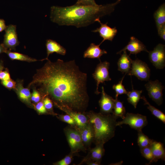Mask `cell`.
Returning a JSON list of instances; mask_svg holds the SVG:
<instances>
[{
  "mask_svg": "<svg viewBox=\"0 0 165 165\" xmlns=\"http://www.w3.org/2000/svg\"><path fill=\"white\" fill-rule=\"evenodd\" d=\"M87 78L74 60L64 62L58 59L53 62L48 59L36 70L28 88L37 90L42 100L49 98L59 108L84 113L90 100Z\"/></svg>",
  "mask_w": 165,
  "mask_h": 165,
  "instance_id": "cell-1",
  "label": "cell"
},
{
  "mask_svg": "<svg viewBox=\"0 0 165 165\" xmlns=\"http://www.w3.org/2000/svg\"><path fill=\"white\" fill-rule=\"evenodd\" d=\"M117 2L105 5H75L65 7L53 6L51 7L50 18L59 25L84 27L96 22L97 18L113 11Z\"/></svg>",
  "mask_w": 165,
  "mask_h": 165,
  "instance_id": "cell-2",
  "label": "cell"
},
{
  "mask_svg": "<svg viewBox=\"0 0 165 165\" xmlns=\"http://www.w3.org/2000/svg\"><path fill=\"white\" fill-rule=\"evenodd\" d=\"M89 123L92 125L95 145L105 144L115 136L117 117L111 114H102L93 111L85 112Z\"/></svg>",
  "mask_w": 165,
  "mask_h": 165,
  "instance_id": "cell-3",
  "label": "cell"
},
{
  "mask_svg": "<svg viewBox=\"0 0 165 165\" xmlns=\"http://www.w3.org/2000/svg\"><path fill=\"white\" fill-rule=\"evenodd\" d=\"M64 132L71 152L77 153L81 151L86 152L87 149L82 142L79 131L75 127L68 126L64 128Z\"/></svg>",
  "mask_w": 165,
  "mask_h": 165,
  "instance_id": "cell-4",
  "label": "cell"
},
{
  "mask_svg": "<svg viewBox=\"0 0 165 165\" xmlns=\"http://www.w3.org/2000/svg\"><path fill=\"white\" fill-rule=\"evenodd\" d=\"M122 119L117 122V126L123 124L128 125L131 128L138 131L142 130V129L148 123L146 116L139 114L128 112Z\"/></svg>",
  "mask_w": 165,
  "mask_h": 165,
  "instance_id": "cell-5",
  "label": "cell"
},
{
  "mask_svg": "<svg viewBox=\"0 0 165 165\" xmlns=\"http://www.w3.org/2000/svg\"><path fill=\"white\" fill-rule=\"evenodd\" d=\"M128 75H134L141 81H148L150 75V70L145 62L137 59L132 61L130 70Z\"/></svg>",
  "mask_w": 165,
  "mask_h": 165,
  "instance_id": "cell-6",
  "label": "cell"
},
{
  "mask_svg": "<svg viewBox=\"0 0 165 165\" xmlns=\"http://www.w3.org/2000/svg\"><path fill=\"white\" fill-rule=\"evenodd\" d=\"M100 60V63L97 65L94 72L92 74L93 77L96 82L97 87L95 93L97 94L101 93L98 91L100 84L111 80L108 72L110 63L106 61L101 62Z\"/></svg>",
  "mask_w": 165,
  "mask_h": 165,
  "instance_id": "cell-7",
  "label": "cell"
},
{
  "mask_svg": "<svg viewBox=\"0 0 165 165\" xmlns=\"http://www.w3.org/2000/svg\"><path fill=\"white\" fill-rule=\"evenodd\" d=\"M145 86L149 97L158 105H161L163 101L162 91L164 88L161 83L158 80H150Z\"/></svg>",
  "mask_w": 165,
  "mask_h": 165,
  "instance_id": "cell-8",
  "label": "cell"
},
{
  "mask_svg": "<svg viewBox=\"0 0 165 165\" xmlns=\"http://www.w3.org/2000/svg\"><path fill=\"white\" fill-rule=\"evenodd\" d=\"M148 53L149 60L153 66L157 69L163 68L165 66V45L160 43Z\"/></svg>",
  "mask_w": 165,
  "mask_h": 165,
  "instance_id": "cell-9",
  "label": "cell"
},
{
  "mask_svg": "<svg viewBox=\"0 0 165 165\" xmlns=\"http://www.w3.org/2000/svg\"><path fill=\"white\" fill-rule=\"evenodd\" d=\"M3 44L5 48L9 50H16V47L19 43L16 31V26L10 24L6 26Z\"/></svg>",
  "mask_w": 165,
  "mask_h": 165,
  "instance_id": "cell-10",
  "label": "cell"
},
{
  "mask_svg": "<svg viewBox=\"0 0 165 165\" xmlns=\"http://www.w3.org/2000/svg\"><path fill=\"white\" fill-rule=\"evenodd\" d=\"M95 21L98 22L100 24L101 26L95 30L92 31L94 32H98L100 36L103 38V40L99 45L100 46L106 40L112 41L117 32V30L116 28L110 27L107 25L108 23L106 24L101 23L99 18L97 19Z\"/></svg>",
  "mask_w": 165,
  "mask_h": 165,
  "instance_id": "cell-11",
  "label": "cell"
},
{
  "mask_svg": "<svg viewBox=\"0 0 165 165\" xmlns=\"http://www.w3.org/2000/svg\"><path fill=\"white\" fill-rule=\"evenodd\" d=\"M101 96L99 101L100 113L104 114L112 113L114 104V99L105 92L104 87H101Z\"/></svg>",
  "mask_w": 165,
  "mask_h": 165,
  "instance_id": "cell-12",
  "label": "cell"
},
{
  "mask_svg": "<svg viewBox=\"0 0 165 165\" xmlns=\"http://www.w3.org/2000/svg\"><path fill=\"white\" fill-rule=\"evenodd\" d=\"M16 87L13 90L20 99L23 102L31 107H33L34 105L31 103V94L28 88H24L23 86V80L18 79L16 81Z\"/></svg>",
  "mask_w": 165,
  "mask_h": 165,
  "instance_id": "cell-13",
  "label": "cell"
},
{
  "mask_svg": "<svg viewBox=\"0 0 165 165\" xmlns=\"http://www.w3.org/2000/svg\"><path fill=\"white\" fill-rule=\"evenodd\" d=\"M76 127L79 131L85 147L86 149L90 148L91 143L94 142V132L92 125L88 123L86 125L82 127Z\"/></svg>",
  "mask_w": 165,
  "mask_h": 165,
  "instance_id": "cell-14",
  "label": "cell"
},
{
  "mask_svg": "<svg viewBox=\"0 0 165 165\" xmlns=\"http://www.w3.org/2000/svg\"><path fill=\"white\" fill-rule=\"evenodd\" d=\"M104 144L99 143L96 145L95 147L89 148V150L87 155L82 160L79 165L85 163L88 161H97L101 163L104 156L105 149Z\"/></svg>",
  "mask_w": 165,
  "mask_h": 165,
  "instance_id": "cell-15",
  "label": "cell"
},
{
  "mask_svg": "<svg viewBox=\"0 0 165 165\" xmlns=\"http://www.w3.org/2000/svg\"><path fill=\"white\" fill-rule=\"evenodd\" d=\"M127 50L130 53V54H137L142 51L148 52L145 46L140 40L134 36L130 38V40L127 45L122 50L117 53L120 54L123 51Z\"/></svg>",
  "mask_w": 165,
  "mask_h": 165,
  "instance_id": "cell-16",
  "label": "cell"
},
{
  "mask_svg": "<svg viewBox=\"0 0 165 165\" xmlns=\"http://www.w3.org/2000/svg\"><path fill=\"white\" fill-rule=\"evenodd\" d=\"M59 109L69 115L74 119L75 123V127L77 128L83 127L89 123L88 118L85 112L81 113L62 108Z\"/></svg>",
  "mask_w": 165,
  "mask_h": 165,
  "instance_id": "cell-17",
  "label": "cell"
},
{
  "mask_svg": "<svg viewBox=\"0 0 165 165\" xmlns=\"http://www.w3.org/2000/svg\"><path fill=\"white\" fill-rule=\"evenodd\" d=\"M46 46L47 56L46 58L42 60V61L48 60L49 55L54 53L62 55H65L66 54V49L54 40L50 39L47 40Z\"/></svg>",
  "mask_w": 165,
  "mask_h": 165,
  "instance_id": "cell-18",
  "label": "cell"
},
{
  "mask_svg": "<svg viewBox=\"0 0 165 165\" xmlns=\"http://www.w3.org/2000/svg\"><path fill=\"white\" fill-rule=\"evenodd\" d=\"M99 46V45L91 43L84 52L83 57L100 60V57L103 54H107V52L105 50L101 49Z\"/></svg>",
  "mask_w": 165,
  "mask_h": 165,
  "instance_id": "cell-19",
  "label": "cell"
},
{
  "mask_svg": "<svg viewBox=\"0 0 165 165\" xmlns=\"http://www.w3.org/2000/svg\"><path fill=\"white\" fill-rule=\"evenodd\" d=\"M117 62L118 69L122 73L128 74L131 68L132 60L127 54L126 50L124 51Z\"/></svg>",
  "mask_w": 165,
  "mask_h": 165,
  "instance_id": "cell-20",
  "label": "cell"
},
{
  "mask_svg": "<svg viewBox=\"0 0 165 165\" xmlns=\"http://www.w3.org/2000/svg\"><path fill=\"white\" fill-rule=\"evenodd\" d=\"M150 146L154 162H156L159 159L165 160V150L162 143L153 140Z\"/></svg>",
  "mask_w": 165,
  "mask_h": 165,
  "instance_id": "cell-21",
  "label": "cell"
},
{
  "mask_svg": "<svg viewBox=\"0 0 165 165\" xmlns=\"http://www.w3.org/2000/svg\"><path fill=\"white\" fill-rule=\"evenodd\" d=\"M158 31L165 24V4L160 5L154 14Z\"/></svg>",
  "mask_w": 165,
  "mask_h": 165,
  "instance_id": "cell-22",
  "label": "cell"
},
{
  "mask_svg": "<svg viewBox=\"0 0 165 165\" xmlns=\"http://www.w3.org/2000/svg\"><path fill=\"white\" fill-rule=\"evenodd\" d=\"M142 90H137L134 89L132 86V89L131 91H128L127 94L128 96L127 99L128 102L133 105L135 108H136L137 104L141 98Z\"/></svg>",
  "mask_w": 165,
  "mask_h": 165,
  "instance_id": "cell-23",
  "label": "cell"
},
{
  "mask_svg": "<svg viewBox=\"0 0 165 165\" xmlns=\"http://www.w3.org/2000/svg\"><path fill=\"white\" fill-rule=\"evenodd\" d=\"M6 53L7 54L9 58L13 60H17L29 62L38 61L37 59L27 55L17 52H12L9 50H8Z\"/></svg>",
  "mask_w": 165,
  "mask_h": 165,
  "instance_id": "cell-24",
  "label": "cell"
},
{
  "mask_svg": "<svg viewBox=\"0 0 165 165\" xmlns=\"http://www.w3.org/2000/svg\"><path fill=\"white\" fill-rule=\"evenodd\" d=\"M144 102L145 105H147V108L151 112L152 114L155 116L162 121L164 123H165V115L161 111L152 105L148 101L144 96L141 97Z\"/></svg>",
  "mask_w": 165,
  "mask_h": 165,
  "instance_id": "cell-25",
  "label": "cell"
},
{
  "mask_svg": "<svg viewBox=\"0 0 165 165\" xmlns=\"http://www.w3.org/2000/svg\"><path fill=\"white\" fill-rule=\"evenodd\" d=\"M126 113V110L123 102L119 100L118 98L114 99V104L112 114L118 118L123 119Z\"/></svg>",
  "mask_w": 165,
  "mask_h": 165,
  "instance_id": "cell-26",
  "label": "cell"
},
{
  "mask_svg": "<svg viewBox=\"0 0 165 165\" xmlns=\"http://www.w3.org/2000/svg\"><path fill=\"white\" fill-rule=\"evenodd\" d=\"M137 143L140 149L150 145L153 140L150 139L142 130L138 131Z\"/></svg>",
  "mask_w": 165,
  "mask_h": 165,
  "instance_id": "cell-27",
  "label": "cell"
},
{
  "mask_svg": "<svg viewBox=\"0 0 165 165\" xmlns=\"http://www.w3.org/2000/svg\"><path fill=\"white\" fill-rule=\"evenodd\" d=\"M125 75L126 74L117 84H114L112 86L113 89L116 93V97L118 98V96L119 95L123 94H127V93L128 91L125 89L122 84Z\"/></svg>",
  "mask_w": 165,
  "mask_h": 165,
  "instance_id": "cell-28",
  "label": "cell"
},
{
  "mask_svg": "<svg viewBox=\"0 0 165 165\" xmlns=\"http://www.w3.org/2000/svg\"><path fill=\"white\" fill-rule=\"evenodd\" d=\"M140 150L142 156L149 161L150 163L154 162L150 145L141 149Z\"/></svg>",
  "mask_w": 165,
  "mask_h": 165,
  "instance_id": "cell-29",
  "label": "cell"
},
{
  "mask_svg": "<svg viewBox=\"0 0 165 165\" xmlns=\"http://www.w3.org/2000/svg\"><path fill=\"white\" fill-rule=\"evenodd\" d=\"M78 154L70 152V153L66 156L64 158L54 163L56 165H68L72 162L73 157Z\"/></svg>",
  "mask_w": 165,
  "mask_h": 165,
  "instance_id": "cell-30",
  "label": "cell"
},
{
  "mask_svg": "<svg viewBox=\"0 0 165 165\" xmlns=\"http://www.w3.org/2000/svg\"><path fill=\"white\" fill-rule=\"evenodd\" d=\"M57 117L60 120L67 123L72 127L76 126L75 123L74 119L67 114L59 115Z\"/></svg>",
  "mask_w": 165,
  "mask_h": 165,
  "instance_id": "cell-31",
  "label": "cell"
},
{
  "mask_svg": "<svg viewBox=\"0 0 165 165\" xmlns=\"http://www.w3.org/2000/svg\"><path fill=\"white\" fill-rule=\"evenodd\" d=\"M44 105L47 111L53 114V105L52 100L49 97H46L42 100Z\"/></svg>",
  "mask_w": 165,
  "mask_h": 165,
  "instance_id": "cell-32",
  "label": "cell"
},
{
  "mask_svg": "<svg viewBox=\"0 0 165 165\" xmlns=\"http://www.w3.org/2000/svg\"><path fill=\"white\" fill-rule=\"evenodd\" d=\"M1 83L5 87L9 89H15L16 82L13 80L10 79L6 80H1Z\"/></svg>",
  "mask_w": 165,
  "mask_h": 165,
  "instance_id": "cell-33",
  "label": "cell"
},
{
  "mask_svg": "<svg viewBox=\"0 0 165 165\" xmlns=\"http://www.w3.org/2000/svg\"><path fill=\"white\" fill-rule=\"evenodd\" d=\"M33 92L31 95V100L35 103H37L41 100L42 97L39 92L35 89H32Z\"/></svg>",
  "mask_w": 165,
  "mask_h": 165,
  "instance_id": "cell-34",
  "label": "cell"
},
{
  "mask_svg": "<svg viewBox=\"0 0 165 165\" xmlns=\"http://www.w3.org/2000/svg\"><path fill=\"white\" fill-rule=\"evenodd\" d=\"M34 107L37 111L40 114L47 113V111L44 106L42 100L37 103Z\"/></svg>",
  "mask_w": 165,
  "mask_h": 165,
  "instance_id": "cell-35",
  "label": "cell"
},
{
  "mask_svg": "<svg viewBox=\"0 0 165 165\" xmlns=\"http://www.w3.org/2000/svg\"><path fill=\"white\" fill-rule=\"evenodd\" d=\"M10 75L8 70L5 68L4 71L1 70L0 71V79L1 80H6L10 79Z\"/></svg>",
  "mask_w": 165,
  "mask_h": 165,
  "instance_id": "cell-36",
  "label": "cell"
},
{
  "mask_svg": "<svg viewBox=\"0 0 165 165\" xmlns=\"http://www.w3.org/2000/svg\"><path fill=\"white\" fill-rule=\"evenodd\" d=\"M76 4L81 5L97 6L94 0H77Z\"/></svg>",
  "mask_w": 165,
  "mask_h": 165,
  "instance_id": "cell-37",
  "label": "cell"
},
{
  "mask_svg": "<svg viewBox=\"0 0 165 165\" xmlns=\"http://www.w3.org/2000/svg\"><path fill=\"white\" fill-rule=\"evenodd\" d=\"M159 36L163 40H165V24L163 25L162 28L158 31Z\"/></svg>",
  "mask_w": 165,
  "mask_h": 165,
  "instance_id": "cell-38",
  "label": "cell"
},
{
  "mask_svg": "<svg viewBox=\"0 0 165 165\" xmlns=\"http://www.w3.org/2000/svg\"><path fill=\"white\" fill-rule=\"evenodd\" d=\"M6 26L5 20L2 19H0V32L5 30Z\"/></svg>",
  "mask_w": 165,
  "mask_h": 165,
  "instance_id": "cell-39",
  "label": "cell"
},
{
  "mask_svg": "<svg viewBox=\"0 0 165 165\" xmlns=\"http://www.w3.org/2000/svg\"><path fill=\"white\" fill-rule=\"evenodd\" d=\"M85 163L88 165H99L101 164V163L92 161H88Z\"/></svg>",
  "mask_w": 165,
  "mask_h": 165,
  "instance_id": "cell-40",
  "label": "cell"
},
{
  "mask_svg": "<svg viewBox=\"0 0 165 165\" xmlns=\"http://www.w3.org/2000/svg\"><path fill=\"white\" fill-rule=\"evenodd\" d=\"M2 44H0V54L3 53H6L8 50Z\"/></svg>",
  "mask_w": 165,
  "mask_h": 165,
  "instance_id": "cell-41",
  "label": "cell"
},
{
  "mask_svg": "<svg viewBox=\"0 0 165 165\" xmlns=\"http://www.w3.org/2000/svg\"><path fill=\"white\" fill-rule=\"evenodd\" d=\"M4 68L3 62L2 61H0V71L3 70Z\"/></svg>",
  "mask_w": 165,
  "mask_h": 165,
  "instance_id": "cell-42",
  "label": "cell"
},
{
  "mask_svg": "<svg viewBox=\"0 0 165 165\" xmlns=\"http://www.w3.org/2000/svg\"><path fill=\"white\" fill-rule=\"evenodd\" d=\"M121 0H118L117 1H118V2H119Z\"/></svg>",
  "mask_w": 165,
  "mask_h": 165,
  "instance_id": "cell-43",
  "label": "cell"
}]
</instances>
